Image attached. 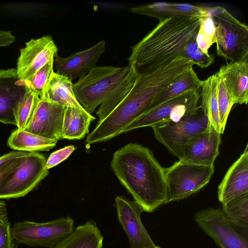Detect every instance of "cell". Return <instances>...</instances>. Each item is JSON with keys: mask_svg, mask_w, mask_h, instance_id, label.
Here are the masks:
<instances>
[{"mask_svg": "<svg viewBox=\"0 0 248 248\" xmlns=\"http://www.w3.org/2000/svg\"><path fill=\"white\" fill-rule=\"evenodd\" d=\"M189 60L179 57L155 70L136 76L131 90L85 140L87 144L108 140L119 134L146 112L154 100L178 77L193 68Z\"/></svg>", "mask_w": 248, "mask_h": 248, "instance_id": "6da1fadb", "label": "cell"}, {"mask_svg": "<svg viewBox=\"0 0 248 248\" xmlns=\"http://www.w3.org/2000/svg\"><path fill=\"white\" fill-rule=\"evenodd\" d=\"M110 164L120 182L144 211L152 212L168 203L164 168L149 148L128 143L114 153Z\"/></svg>", "mask_w": 248, "mask_h": 248, "instance_id": "7a4b0ae2", "label": "cell"}, {"mask_svg": "<svg viewBox=\"0 0 248 248\" xmlns=\"http://www.w3.org/2000/svg\"><path fill=\"white\" fill-rule=\"evenodd\" d=\"M200 19L169 18L160 21L140 42L131 46L128 64L136 76L165 65L180 57L196 38Z\"/></svg>", "mask_w": 248, "mask_h": 248, "instance_id": "3957f363", "label": "cell"}, {"mask_svg": "<svg viewBox=\"0 0 248 248\" xmlns=\"http://www.w3.org/2000/svg\"><path fill=\"white\" fill-rule=\"evenodd\" d=\"M136 78L130 65L117 67L96 66L73 84L75 96L83 109L92 115L96 111L100 122L121 102Z\"/></svg>", "mask_w": 248, "mask_h": 248, "instance_id": "277c9868", "label": "cell"}, {"mask_svg": "<svg viewBox=\"0 0 248 248\" xmlns=\"http://www.w3.org/2000/svg\"><path fill=\"white\" fill-rule=\"evenodd\" d=\"M217 55L234 62L248 59V27L221 6L208 7Z\"/></svg>", "mask_w": 248, "mask_h": 248, "instance_id": "5b68a950", "label": "cell"}, {"mask_svg": "<svg viewBox=\"0 0 248 248\" xmlns=\"http://www.w3.org/2000/svg\"><path fill=\"white\" fill-rule=\"evenodd\" d=\"M168 186V203L186 198L209 182L214 173V165H202L175 162L164 168Z\"/></svg>", "mask_w": 248, "mask_h": 248, "instance_id": "8992f818", "label": "cell"}, {"mask_svg": "<svg viewBox=\"0 0 248 248\" xmlns=\"http://www.w3.org/2000/svg\"><path fill=\"white\" fill-rule=\"evenodd\" d=\"M208 118L202 108L176 122H168L151 127L155 139L174 156L181 159L186 143L208 128Z\"/></svg>", "mask_w": 248, "mask_h": 248, "instance_id": "52a82bcc", "label": "cell"}, {"mask_svg": "<svg viewBox=\"0 0 248 248\" xmlns=\"http://www.w3.org/2000/svg\"><path fill=\"white\" fill-rule=\"evenodd\" d=\"M74 224L69 216L43 223L24 220L15 223L12 232L18 244L49 248L70 234Z\"/></svg>", "mask_w": 248, "mask_h": 248, "instance_id": "ba28073f", "label": "cell"}, {"mask_svg": "<svg viewBox=\"0 0 248 248\" xmlns=\"http://www.w3.org/2000/svg\"><path fill=\"white\" fill-rule=\"evenodd\" d=\"M44 155L29 152L23 156L12 175L0 187V199L25 196L48 174Z\"/></svg>", "mask_w": 248, "mask_h": 248, "instance_id": "9c48e42d", "label": "cell"}, {"mask_svg": "<svg viewBox=\"0 0 248 248\" xmlns=\"http://www.w3.org/2000/svg\"><path fill=\"white\" fill-rule=\"evenodd\" d=\"M194 219L221 248H248V232L232 223L220 208L200 210Z\"/></svg>", "mask_w": 248, "mask_h": 248, "instance_id": "30bf717a", "label": "cell"}, {"mask_svg": "<svg viewBox=\"0 0 248 248\" xmlns=\"http://www.w3.org/2000/svg\"><path fill=\"white\" fill-rule=\"evenodd\" d=\"M200 97L198 91H192L168 100L140 116L126 126L121 134L140 127L178 121L200 109V106L198 105Z\"/></svg>", "mask_w": 248, "mask_h": 248, "instance_id": "8fae6325", "label": "cell"}, {"mask_svg": "<svg viewBox=\"0 0 248 248\" xmlns=\"http://www.w3.org/2000/svg\"><path fill=\"white\" fill-rule=\"evenodd\" d=\"M118 220L126 233L130 248H154L156 245L143 226L140 215L144 211L138 202L122 196L115 200Z\"/></svg>", "mask_w": 248, "mask_h": 248, "instance_id": "7c38bea8", "label": "cell"}, {"mask_svg": "<svg viewBox=\"0 0 248 248\" xmlns=\"http://www.w3.org/2000/svg\"><path fill=\"white\" fill-rule=\"evenodd\" d=\"M58 48L52 38L44 35L32 39L20 49L17 61L16 72L18 78L28 80L52 58L57 54Z\"/></svg>", "mask_w": 248, "mask_h": 248, "instance_id": "4fadbf2b", "label": "cell"}, {"mask_svg": "<svg viewBox=\"0 0 248 248\" xmlns=\"http://www.w3.org/2000/svg\"><path fill=\"white\" fill-rule=\"evenodd\" d=\"M66 107L40 99L29 124L25 130L44 138L59 140Z\"/></svg>", "mask_w": 248, "mask_h": 248, "instance_id": "5bb4252c", "label": "cell"}, {"mask_svg": "<svg viewBox=\"0 0 248 248\" xmlns=\"http://www.w3.org/2000/svg\"><path fill=\"white\" fill-rule=\"evenodd\" d=\"M221 134L208 126L186 143L179 161L202 165H214L219 154Z\"/></svg>", "mask_w": 248, "mask_h": 248, "instance_id": "9a60e30c", "label": "cell"}, {"mask_svg": "<svg viewBox=\"0 0 248 248\" xmlns=\"http://www.w3.org/2000/svg\"><path fill=\"white\" fill-rule=\"evenodd\" d=\"M105 49L106 42L102 40L89 48L72 54L68 57H61L56 54L54 60L55 73L71 80L79 79L96 66Z\"/></svg>", "mask_w": 248, "mask_h": 248, "instance_id": "2e32d148", "label": "cell"}, {"mask_svg": "<svg viewBox=\"0 0 248 248\" xmlns=\"http://www.w3.org/2000/svg\"><path fill=\"white\" fill-rule=\"evenodd\" d=\"M26 89L16 69H0V122L16 125L14 111Z\"/></svg>", "mask_w": 248, "mask_h": 248, "instance_id": "e0dca14e", "label": "cell"}, {"mask_svg": "<svg viewBox=\"0 0 248 248\" xmlns=\"http://www.w3.org/2000/svg\"><path fill=\"white\" fill-rule=\"evenodd\" d=\"M130 12L156 18L160 22L169 18L200 19L207 15L208 8L189 3L162 2L132 7Z\"/></svg>", "mask_w": 248, "mask_h": 248, "instance_id": "ac0fdd59", "label": "cell"}, {"mask_svg": "<svg viewBox=\"0 0 248 248\" xmlns=\"http://www.w3.org/2000/svg\"><path fill=\"white\" fill-rule=\"evenodd\" d=\"M248 193V145L240 157L229 168L218 186V200L224 204Z\"/></svg>", "mask_w": 248, "mask_h": 248, "instance_id": "d6986e66", "label": "cell"}, {"mask_svg": "<svg viewBox=\"0 0 248 248\" xmlns=\"http://www.w3.org/2000/svg\"><path fill=\"white\" fill-rule=\"evenodd\" d=\"M216 74L223 81L234 104H247L248 59L227 63L221 66Z\"/></svg>", "mask_w": 248, "mask_h": 248, "instance_id": "ffe728a7", "label": "cell"}, {"mask_svg": "<svg viewBox=\"0 0 248 248\" xmlns=\"http://www.w3.org/2000/svg\"><path fill=\"white\" fill-rule=\"evenodd\" d=\"M103 237L93 220L78 226L62 240L49 248H102Z\"/></svg>", "mask_w": 248, "mask_h": 248, "instance_id": "44dd1931", "label": "cell"}, {"mask_svg": "<svg viewBox=\"0 0 248 248\" xmlns=\"http://www.w3.org/2000/svg\"><path fill=\"white\" fill-rule=\"evenodd\" d=\"M73 86L72 80L68 77L54 72L42 99L66 107H74L83 109L75 96Z\"/></svg>", "mask_w": 248, "mask_h": 248, "instance_id": "7402d4cb", "label": "cell"}, {"mask_svg": "<svg viewBox=\"0 0 248 248\" xmlns=\"http://www.w3.org/2000/svg\"><path fill=\"white\" fill-rule=\"evenodd\" d=\"M95 119L84 109L66 107L63 120L62 139H82L88 133L91 122Z\"/></svg>", "mask_w": 248, "mask_h": 248, "instance_id": "603a6c76", "label": "cell"}, {"mask_svg": "<svg viewBox=\"0 0 248 248\" xmlns=\"http://www.w3.org/2000/svg\"><path fill=\"white\" fill-rule=\"evenodd\" d=\"M201 83L202 80L199 78L193 68L190 69L178 77L161 93L152 102L147 111L185 93L198 91Z\"/></svg>", "mask_w": 248, "mask_h": 248, "instance_id": "cb8c5ba5", "label": "cell"}, {"mask_svg": "<svg viewBox=\"0 0 248 248\" xmlns=\"http://www.w3.org/2000/svg\"><path fill=\"white\" fill-rule=\"evenodd\" d=\"M217 79L215 74L202 81L201 108L208 118L209 126L222 134L217 98Z\"/></svg>", "mask_w": 248, "mask_h": 248, "instance_id": "d4e9b609", "label": "cell"}, {"mask_svg": "<svg viewBox=\"0 0 248 248\" xmlns=\"http://www.w3.org/2000/svg\"><path fill=\"white\" fill-rule=\"evenodd\" d=\"M57 141L16 129L11 133L7 140V145L16 150L36 152L49 150L55 146Z\"/></svg>", "mask_w": 248, "mask_h": 248, "instance_id": "484cf974", "label": "cell"}, {"mask_svg": "<svg viewBox=\"0 0 248 248\" xmlns=\"http://www.w3.org/2000/svg\"><path fill=\"white\" fill-rule=\"evenodd\" d=\"M221 210L232 223L248 232V193L222 204Z\"/></svg>", "mask_w": 248, "mask_h": 248, "instance_id": "4316f807", "label": "cell"}, {"mask_svg": "<svg viewBox=\"0 0 248 248\" xmlns=\"http://www.w3.org/2000/svg\"><path fill=\"white\" fill-rule=\"evenodd\" d=\"M26 86V91L14 111L16 126L19 130H24L28 126L40 99L38 95Z\"/></svg>", "mask_w": 248, "mask_h": 248, "instance_id": "83f0119b", "label": "cell"}, {"mask_svg": "<svg viewBox=\"0 0 248 248\" xmlns=\"http://www.w3.org/2000/svg\"><path fill=\"white\" fill-rule=\"evenodd\" d=\"M54 57L38 70L28 80H25L26 85L31 88L39 96L40 99L43 97L47 85L53 70Z\"/></svg>", "mask_w": 248, "mask_h": 248, "instance_id": "f1b7e54d", "label": "cell"}, {"mask_svg": "<svg viewBox=\"0 0 248 248\" xmlns=\"http://www.w3.org/2000/svg\"><path fill=\"white\" fill-rule=\"evenodd\" d=\"M217 79V98L221 130L223 134L229 113L234 105L231 95L222 79L216 74Z\"/></svg>", "mask_w": 248, "mask_h": 248, "instance_id": "f546056e", "label": "cell"}, {"mask_svg": "<svg viewBox=\"0 0 248 248\" xmlns=\"http://www.w3.org/2000/svg\"><path fill=\"white\" fill-rule=\"evenodd\" d=\"M196 37L190 41L184 47L180 57L190 60L194 64L203 68L210 66L215 57L204 52L198 46Z\"/></svg>", "mask_w": 248, "mask_h": 248, "instance_id": "4dcf8cb0", "label": "cell"}, {"mask_svg": "<svg viewBox=\"0 0 248 248\" xmlns=\"http://www.w3.org/2000/svg\"><path fill=\"white\" fill-rule=\"evenodd\" d=\"M214 24L209 13L200 18L199 29L196 36V42L199 47L205 53H208V49L214 44Z\"/></svg>", "mask_w": 248, "mask_h": 248, "instance_id": "1f68e13d", "label": "cell"}, {"mask_svg": "<svg viewBox=\"0 0 248 248\" xmlns=\"http://www.w3.org/2000/svg\"><path fill=\"white\" fill-rule=\"evenodd\" d=\"M15 241L7 216L0 217V248H15Z\"/></svg>", "mask_w": 248, "mask_h": 248, "instance_id": "d6a6232c", "label": "cell"}, {"mask_svg": "<svg viewBox=\"0 0 248 248\" xmlns=\"http://www.w3.org/2000/svg\"><path fill=\"white\" fill-rule=\"evenodd\" d=\"M76 148L71 145L53 152L50 154L46 161V168L49 170L67 159L73 152Z\"/></svg>", "mask_w": 248, "mask_h": 248, "instance_id": "836d02e7", "label": "cell"}, {"mask_svg": "<svg viewBox=\"0 0 248 248\" xmlns=\"http://www.w3.org/2000/svg\"><path fill=\"white\" fill-rule=\"evenodd\" d=\"M22 157L9 160L0 165V187L14 173Z\"/></svg>", "mask_w": 248, "mask_h": 248, "instance_id": "e575fe53", "label": "cell"}, {"mask_svg": "<svg viewBox=\"0 0 248 248\" xmlns=\"http://www.w3.org/2000/svg\"><path fill=\"white\" fill-rule=\"evenodd\" d=\"M15 40V36L10 31L0 30V48L10 45Z\"/></svg>", "mask_w": 248, "mask_h": 248, "instance_id": "d590c367", "label": "cell"}, {"mask_svg": "<svg viewBox=\"0 0 248 248\" xmlns=\"http://www.w3.org/2000/svg\"><path fill=\"white\" fill-rule=\"evenodd\" d=\"M29 152L19 151L12 152L0 156V165L9 160L26 155Z\"/></svg>", "mask_w": 248, "mask_h": 248, "instance_id": "8d00e7d4", "label": "cell"}, {"mask_svg": "<svg viewBox=\"0 0 248 248\" xmlns=\"http://www.w3.org/2000/svg\"><path fill=\"white\" fill-rule=\"evenodd\" d=\"M7 208L5 202L0 201V217L7 216Z\"/></svg>", "mask_w": 248, "mask_h": 248, "instance_id": "74e56055", "label": "cell"}, {"mask_svg": "<svg viewBox=\"0 0 248 248\" xmlns=\"http://www.w3.org/2000/svg\"><path fill=\"white\" fill-rule=\"evenodd\" d=\"M154 248H160V247L156 246V247H155Z\"/></svg>", "mask_w": 248, "mask_h": 248, "instance_id": "f35d334b", "label": "cell"}]
</instances>
